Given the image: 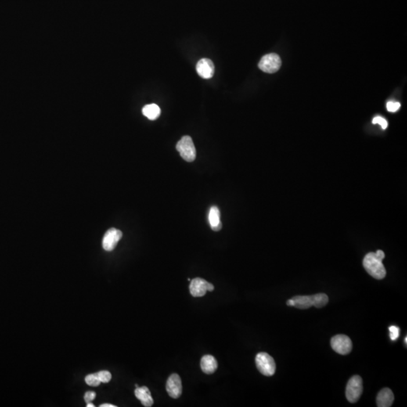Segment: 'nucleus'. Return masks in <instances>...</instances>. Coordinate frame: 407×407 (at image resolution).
Instances as JSON below:
<instances>
[{
	"label": "nucleus",
	"mask_w": 407,
	"mask_h": 407,
	"mask_svg": "<svg viewBox=\"0 0 407 407\" xmlns=\"http://www.w3.org/2000/svg\"><path fill=\"white\" fill-rule=\"evenodd\" d=\"M134 393H135L136 397L141 401V404L144 407H152V404H154L150 391L146 386L137 387Z\"/></svg>",
	"instance_id": "nucleus-12"
},
{
	"label": "nucleus",
	"mask_w": 407,
	"mask_h": 407,
	"mask_svg": "<svg viewBox=\"0 0 407 407\" xmlns=\"http://www.w3.org/2000/svg\"><path fill=\"white\" fill-rule=\"evenodd\" d=\"M313 306L316 308H323L329 302L327 295L325 293H318V294L313 295Z\"/></svg>",
	"instance_id": "nucleus-17"
},
{
	"label": "nucleus",
	"mask_w": 407,
	"mask_h": 407,
	"mask_svg": "<svg viewBox=\"0 0 407 407\" xmlns=\"http://www.w3.org/2000/svg\"><path fill=\"white\" fill-rule=\"evenodd\" d=\"M209 224L214 231H220L222 228V223L220 220V212L218 207L213 206L210 207L208 215Z\"/></svg>",
	"instance_id": "nucleus-14"
},
{
	"label": "nucleus",
	"mask_w": 407,
	"mask_h": 407,
	"mask_svg": "<svg viewBox=\"0 0 407 407\" xmlns=\"http://www.w3.org/2000/svg\"><path fill=\"white\" fill-rule=\"evenodd\" d=\"M404 342H405L406 346H407V336H406L405 339H404Z\"/></svg>",
	"instance_id": "nucleus-27"
},
{
	"label": "nucleus",
	"mask_w": 407,
	"mask_h": 407,
	"mask_svg": "<svg viewBox=\"0 0 407 407\" xmlns=\"http://www.w3.org/2000/svg\"><path fill=\"white\" fill-rule=\"evenodd\" d=\"M87 407H95V405H94V404H91V402H90L87 404Z\"/></svg>",
	"instance_id": "nucleus-26"
},
{
	"label": "nucleus",
	"mask_w": 407,
	"mask_h": 407,
	"mask_svg": "<svg viewBox=\"0 0 407 407\" xmlns=\"http://www.w3.org/2000/svg\"><path fill=\"white\" fill-rule=\"evenodd\" d=\"M394 396L391 389L383 388L378 394L376 404L379 407H390L394 402Z\"/></svg>",
	"instance_id": "nucleus-11"
},
{
	"label": "nucleus",
	"mask_w": 407,
	"mask_h": 407,
	"mask_svg": "<svg viewBox=\"0 0 407 407\" xmlns=\"http://www.w3.org/2000/svg\"><path fill=\"white\" fill-rule=\"evenodd\" d=\"M95 397H96V393L94 392V391H88V392L85 393V394H84V401L88 404V403L94 401L95 399Z\"/></svg>",
	"instance_id": "nucleus-23"
},
{
	"label": "nucleus",
	"mask_w": 407,
	"mask_h": 407,
	"mask_svg": "<svg viewBox=\"0 0 407 407\" xmlns=\"http://www.w3.org/2000/svg\"><path fill=\"white\" fill-rule=\"evenodd\" d=\"M217 361L214 356L205 355L201 360V368L206 374H212L217 370Z\"/></svg>",
	"instance_id": "nucleus-13"
},
{
	"label": "nucleus",
	"mask_w": 407,
	"mask_h": 407,
	"mask_svg": "<svg viewBox=\"0 0 407 407\" xmlns=\"http://www.w3.org/2000/svg\"><path fill=\"white\" fill-rule=\"evenodd\" d=\"M177 150L180 152L181 157L189 163L195 161L196 158V149L192 138L189 136H184L181 141L177 142Z\"/></svg>",
	"instance_id": "nucleus-2"
},
{
	"label": "nucleus",
	"mask_w": 407,
	"mask_h": 407,
	"mask_svg": "<svg viewBox=\"0 0 407 407\" xmlns=\"http://www.w3.org/2000/svg\"><path fill=\"white\" fill-rule=\"evenodd\" d=\"M256 365L258 370L265 376H273L276 370L275 360L267 353L261 352L257 354Z\"/></svg>",
	"instance_id": "nucleus-3"
},
{
	"label": "nucleus",
	"mask_w": 407,
	"mask_h": 407,
	"mask_svg": "<svg viewBox=\"0 0 407 407\" xmlns=\"http://www.w3.org/2000/svg\"><path fill=\"white\" fill-rule=\"evenodd\" d=\"M142 111V114L150 120H156L161 114L160 108L154 103L144 106Z\"/></svg>",
	"instance_id": "nucleus-16"
},
{
	"label": "nucleus",
	"mask_w": 407,
	"mask_h": 407,
	"mask_svg": "<svg viewBox=\"0 0 407 407\" xmlns=\"http://www.w3.org/2000/svg\"><path fill=\"white\" fill-rule=\"evenodd\" d=\"M85 383H86L87 385L88 386H92V387H97V386H99L100 384H101V381L99 380L98 379V376H97L96 373L95 374H90L88 376H87L85 377Z\"/></svg>",
	"instance_id": "nucleus-18"
},
{
	"label": "nucleus",
	"mask_w": 407,
	"mask_h": 407,
	"mask_svg": "<svg viewBox=\"0 0 407 407\" xmlns=\"http://www.w3.org/2000/svg\"><path fill=\"white\" fill-rule=\"evenodd\" d=\"M372 124H379L382 126L383 129H386L387 127V122L384 118L380 117V116H376L372 120Z\"/></svg>",
	"instance_id": "nucleus-22"
},
{
	"label": "nucleus",
	"mask_w": 407,
	"mask_h": 407,
	"mask_svg": "<svg viewBox=\"0 0 407 407\" xmlns=\"http://www.w3.org/2000/svg\"><path fill=\"white\" fill-rule=\"evenodd\" d=\"M385 253L383 250H377L376 253H369L364 259V267L368 273L376 279L381 280L386 277V270L383 264Z\"/></svg>",
	"instance_id": "nucleus-1"
},
{
	"label": "nucleus",
	"mask_w": 407,
	"mask_h": 407,
	"mask_svg": "<svg viewBox=\"0 0 407 407\" xmlns=\"http://www.w3.org/2000/svg\"><path fill=\"white\" fill-rule=\"evenodd\" d=\"M286 305H287L288 306H294V303H293V300H292V299L291 300H287V302H286Z\"/></svg>",
	"instance_id": "nucleus-24"
},
{
	"label": "nucleus",
	"mask_w": 407,
	"mask_h": 407,
	"mask_svg": "<svg viewBox=\"0 0 407 407\" xmlns=\"http://www.w3.org/2000/svg\"><path fill=\"white\" fill-rule=\"evenodd\" d=\"M166 390L169 396L174 399L181 397L182 394L183 387L182 382H181L179 375L174 373L168 378L167 385H166Z\"/></svg>",
	"instance_id": "nucleus-9"
},
{
	"label": "nucleus",
	"mask_w": 407,
	"mask_h": 407,
	"mask_svg": "<svg viewBox=\"0 0 407 407\" xmlns=\"http://www.w3.org/2000/svg\"><path fill=\"white\" fill-rule=\"evenodd\" d=\"M401 107V103L398 102H392V101H389L387 103V111L390 113H395Z\"/></svg>",
	"instance_id": "nucleus-21"
},
{
	"label": "nucleus",
	"mask_w": 407,
	"mask_h": 407,
	"mask_svg": "<svg viewBox=\"0 0 407 407\" xmlns=\"http://www.w3.org/2000/svg\"><path fill=\"white\" fill-rule=\"evenodd\" d=\"M390 337L392 341H395L400 336V328L398 326H391L389 327Z\"/></svg>",
	"instance_id": "nucleus-20"
},
{
	"label": "nucleus",
	"mask_w": 407,
	"mask_h": 407,
	"mask_svg": "<svg viewBox=\"0 0 407 407\" xmlns=\"http://www.w3.org/2000/svg\"><path fill=\"white\" fill-rule=\"evenodd\" d=\"M96 374L99 380L101 381V383H108L109 381L111 380L112 375L109 371H100L97 372Z\"/></svg>",
	"instance_id": "nucleus-19"
},
{
	"label": "nucleus",
	"mask_w": 407,
	"mask_h": 407,
	"mask_svg": "<svg viewBox=\"0 0 407 407\" xmlns=\"http://www.w3.org/2000/svg\"><path fill=\"white\" fill-rule=\"evenodd\" d=\"M214 63L208 58H203L198 62L196 65V71L202 78L208 80L212 78L214 74Z\"/></svg>",
	"instance_id": "nucleus-10"
},
{
	"label": "nucleus",
	"mask_w": 407,
	"mask_h": 407,
	"mask_svg": "<svg viewBox=\"0 0 407 407\" xmlns=\"http://www.w3.org/2000/svg\"><path fill=\"white\" fill-rule=\"evenodd\" d=\"M214 290V285L201 278H194L189 285L190 293L194 297H201L204 296L207 291L211 292Z\"/></svg>",
	"instance_id": "nucleus-7"
},
{
	"label": "nucleus",
	"mask_w": 407,
	"mask_h": 407,
	"mask_svg": "<svg viewBox=\"0 0 407 407\" xmlns=\"http://www.w3.org/2000/svg\"><path fill=\"white\" fill-rule=\"evenodd\" d=\"M363 393V381L360 376H354L349 379L346 387L347 401L351 404L358 402Z\"/></svg>",
	"instance_id": "nucleus-4"
},
{
	"label": "nucleus",
	"mask_w": 407,
	"mask_h": 407,
	"mask_svg": "<svg viewBox=\"0 0 407 407\" xmlns=\"http://www.w3.org/2000/svg\"><path fill=\"white\" fill-rule=\"evenodd\" d=\"M331 347L336 353L346 355L352 350V343L348 336L346 335H336L331 339Z\"/></svg>",
	"instance_id": "nucleus-6"
},
{
	"label": "nucleus",
	"mask_w": 407,
	"mask_h": 407,
	"mask_svg": "<svg viewBox=\"0 0 407 407\" xmlns=\"http://www.w3.org/2000/svg\"><path fill=\"white\" fill-rule=\"evenodd\" d=\"M122 237V232L115 228H109L103 239V247L106 251H112Z\"/></svg>",
	"instance_id": "nucleus-8"
},
{
	"label": "nucleus",
	"mask_w": 407,
	"mask_h": 407,
	"mask_svg": "<svg viewBox=\"0 0 407 407\" xmlns=\"http://www.w3.org/2000/svg\"><path fill=\"white\" fill-rule=\"evenodd\" d=\"M282 66V60L277 54L271 53L262 58L259 63V68L267 73H275Z\"/></svg>",
	"instance_id": "nucleus-5"
},
{
	"label": "nucleus",
	"mask_w": 407,
	"mask_h": 407,
	"mask_svg": "<svg viewBox=\"0 0 407 407\" xmlns=\"http://www.w3.org/2000/svg\"><path fill=\"white\" fill-rule=\"evenodd\" d=\"M292 300L294 306L300 309H308L313 306L312 296H295Z\"/></svg>",
	"instance_id": "nucleus-15"
},
{
	"label": "nucleus",
	"mask_w": 407,
	"mask_h": 407,
	"mask_svg": "<svg viewBox=\"0 0 407 407\" xmlns=\"http://www.w3.org/2000/svg\"><path fill=\"white\" fill-rule=\"evenodd\" d=\"M101 407H116V406L110 404H103L101 405Z\"/></svg>",
	"instance_id": "nucleus-25"
}]
</instances>
